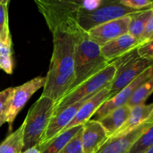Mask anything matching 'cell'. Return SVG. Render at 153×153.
<instances>
[{
    "mask_svg": "<svg viewBox=\"0 0 153 153\" xmlns=\"http://www.w3.org/2000/svg\"><path fill=\"white\" fill-rule=\"evenodd\" d=\"M53 38V51L42 95L55 103L70 91L76 79L75 40L63 24L49 25Z\"/></svg>",
    "mask_w": 153,
    "mask_h": 153,
    "instance_id": "cell-1",
    "label": "cell"
},
{
    "mask_svg": "<svg viewBox=\"0 0 153 153\" xmlns=\"http://www.w3.org/2000/svg\"><path fill=\"white\" fill-rule=\"evenodd\" d=\"M56 23L65 25L72 32L75 40L76 79L70 87V92L103 70L111 62L105 59L101 53L100 46L90 37L88 31L79 26L76 19L65 17L46 22L48 26Z\"/></svg>",
    "mask_w": 153,
    "mask_h": 153,
    "instance_id": "cell-2",
    "label": "cell"
},
{
    "mask_svg": "<svg viewBox=\"0 0 153 153\" xmlns=\"http://www.w3.org/2000/svg\"><path fill=\"white\" fill-rule=\"evenodd\" d=\"M55 102L50 98L40 96L30 108L25 119L22 152L40 143L53 115Z\"/></svg>",
    "mask_w": 153,
    "mask_h": 153,
    "instance_id": "cell-3",
    "label": "cell"
},
{
    "mask_svg": "<svg viewBox=\"0 0 153 153\" xmlns=\"http://www.w3.org/2000/svg\"><path fill=\"white\" fill-rule=\"evenodd\" d=\"M139 10H134L126 7L121 4L120 0H104L101 5L97 8L91 10L80 9L70 17L76 19L79 26L88 31L100 24L127 16Z\"/></svg>",
    "mask_w": 153,
    "mask_h": 153,
    "instance_id": "cell-4",
    "label": "cell"
},
{
    "mask_svg": "<svg viewBox=\"0 0 153 153\" xmlns=\"http://www.w3.org/2000/svg\"><path fill=\"white\" fill-rule=\"evenodd\" d=\"M137 49H132L111 61L117 68L116 74L110 85L111 97L129 85L145 70L153 67V61L140 58Z\"/></svg>",
    "mask_w": 153,
    "mask_h": 153,
    "instance_id": "cell-5",
    "label": "cell"
},
{
    "mask_svg": "<svg viewBox=\"0 0 153 153\" xmlns=\"http://www.w3.org/2000/svg\"><path fill=\"white\" fill-rule=\"evenodd\" d=\"M117 68L113 62H111L103 70L97 73L89 79L70 91L55 103L54 113L61 109L79 101L82 99L96 94L110 85L116 74ZM53 113V114H54Z\"/></svg>",
    "mask_w": 153,
    "mask_h": 153,
    "instance_id": "cell-6",
    "label": "cell"
},
{
    "mask_svg": "<svg viewBox=\"0 0 153 153\" xmlns=\"http://www.w3.org/2000/svg\"><path fill=\"white\" fill-rule=\"evenodd\" d=\"M104 0H34L45 21L72 16L80 9L91 10L101 5Z\"/></svg>",
    "mask_w": 153,
    "mask_h": 153,
    "instance_id": "cell-7",
    "label": "cell"
},
{
    "mask_svg": "<svg viewBox=\"0 0 153 153\" xmlns=\"http://www.w3.org/2000/svg\"><path fill=\"white\" fill-rule=\"evenodd\" d=\"M96 94L88 96L79 101L70 105L53 114L41 140L37 144L40 152L51 140H53L58 134H61L64 128L73 120L74 117L76 116L80 108L83 105L84 103Z\"/></svg>",
    "mask_w": 153,
    "mask_h": 153,
    "instance_id": "cell-8",
    "label": "cell"
},
{
    "mask_svg": "<svg viewBox=\"0 0 153 153\" xmlns=\"http://www.w3.org/2000/svg\"><path fill=\"white\" fill-rule=\"evenodd\" d=\"M46 82V77L38 76L25 82L23 85L14 88L13 93L10 98L8 108L6 111V119L9 126V131H11L13 123L16 115L29 100L31 96L40 88H43Z\"/></svg>",
    "mask_w": 153,
    "mask_h": 153,
    "instance_id": "cell-9",
    "label": "cell"
},
{
    "mask_svg": "<svg viewBox=\"0 0 153 153\" xmlns=\"http://www.w3.org/2000/svg\"><path fill=\"white\" fill-rule=\"evenodd\" d=\"M153 75V67L147 69L145 70L143 73L140 75L137 78H136L133 82L126 87L121 90L114 97H111L110 99L106 100L101 106L96 111L94 116L92 117L91 120H97L101 119L102 117L107 114L109 111L113 109L117 108L118 107L126 105L128 101L129 100L130 97L133 94V93L137 90V88L143 83V82L150 78Z\"/></svg>",
    "mask_w": 153,
    "mask_h": 153,
    "instance_id": "cell-10",
    "label": "cell"
},
{
    "mask_svg": "<svg viewBox=\"0 0 153 153\" xmlns=\"http://www.w3.org/2000/svg\"><path fill=\"white\" fill-rule=\"evenodd\" d=\"M131 16H122L95 26L88 31L90 37L101 47L108 42L128 32Z\"/></svg>",
    "mask_w": 153,
    "mask_h": 153,
    "instance_id": "cell-11",
    "label": "cell"
},
{
    "mask_svg": "<svg viewBox=\"0 0 153 153\" xmlns=\"http://www.w3.org/2000/svg\"><path fill=\"white\" fill-rule=\"evenodd\" d=\"M153 124V114L149 119L137 126L128 132L111 137L97 153H128L136 140Z\"/></svg>",
    "mask_w": 153,
    "mask_h": 153,
    "instance_id": "cell-12",
    "label": "cell"
},
{
    "mask_svg": "<svg viewBox=\"0 0 153 153\" xmlns=\"http://www.w3.org/2000/svg\"><path fill=\"white\" fill-rule=\"evenodd\" d=\"M110 85H108L105 88H102L101 91L94 94L93 97L88 99L80 108L79 111L74 117L73 120L64 128L61 133L67 131L69 128L78 126H83L84 124L92 118L99 108L107 100L111 97L110 91Z\"/></svg>",
    "mask_w": 153,
    "mask_h": 153,
    "instance_id": "cell-13",
    "label": "cell"
},
{
    "mask_svg": "<svg viewBox=\"0 0 153 153\" xmlns=\"http://www.w3.org/2000/svg\"><path fill=\"white\" fill-rule=\"evenodd\" d=\"M108 139V135L100 123L90 120L82 128V142L84 153H97Z\"/></svg>",
    "mask_w": 153,
    "mask_h": 153,
    "instance_id": "cell-14",
    "label": "cell"
},
{
    "mask_svg": "<svg viewBox=\"0 0 153 153\" xmlns=\"http://www.w3.org/2000/svg\"><path fill=\"white\" fill-rule=\"evenodd\" d=\"M140 46V40L127 33L108 42L100 47V50L105 59L111 62Z\"/></svg>",
    "mask_w": 153,
    "mask_h": 153,
    "instance_id": "cell-15",
    "label": "cell"
},
{
    "mask_svg": "<svg viewBox=\"0 0 153 153\" xmlns=\"http://www.w3.org/2000/svg\"><path fill=\"white\" fill-rule=\"evenodd\" d=\"M153 114V102L151 104H143L137 105L131 108V112L126 122L115 131L111 136L108 137H116L118 136L123 135L126 133L128 132L133 128H136L137 126L141 124L146 120L149 119Z\"/></svg>",
    "mask_w": 153,
    "mask_h": 153,
    "instance_id": "cell-16",
    "label": "cell"
},
{
    "mask_svg": "<svg viewBox=\"0 0 153 153\" xmlns=\"http://www.w3.org/2000/svg\"><path fill=\"white\" fill-rule=\"evenodd\" d=\"M131 108L127 105H124L113 109L99 120L98 121L105 128L108 137L126 122L130 115Z\"/></svg>",
    "mask_w": 153,
    "mask_h": 153,
    "instance_id": "cell-17",
    "label": "cell"
},
{
    "mask_svg": "<svg viewBox=\"0 0 153 153\" xmlns=\"http://www.w3.org/2000/svg\"><path fill=\"white\" fill-rule=\"evenodd\" d=\"M25 122L15 131L9 134L0 144V153H22Z\"/></svg>",
    "mask_w": 153,
    "mask_h": 153,
    "instance_id": "cell-18",
    "label": "cell"
},
{
    "mask_svg": "<svg viewBox=\"0 0 153 153\" xmlns=\"http://www.w3.org/2000/svg\"><path fill=\"white\" fill-rule=\"evenodd\" d=\"M153 11V7L145 9V10H139L130 14L131 20H130L129 27H128V34L132 35L140 40L146 22L149 20V17L152 15Z\"/></svg>",
    "mask_w": 153,
    "mask_h": 153,
    "instance_id": "cell-19",
    "label": "cell"
},
{
    "mask_svg": "<svg viewBox=\"0 0 153 153\" xmlns=\"http://www.w3.org/2000/svg\"><path fill=\"white\" fill-rule=\"evenodd\" d=\"M83 126H78L69 128L67 131L58 134L56 137L51 140L44 148L41 150L40 153H58L67 143L80 131Z\"/></svg>",
    "mask_w": 153,
    "mask_h": 153,
    "instance_id": "cell-20",
    "label": "cell"
},
{
    "mask_svg": "<svg viewBox=\"0 0 153 153\" xmlns=\"http://www.w3.org/2000/svg\"><path fill=\"white\" fill-rule=\"evenodd\" d=\"M153 93V75L150 78L143 82L135 91L133 93L129 100L127 102V105L132 108L137 105L145 103L148 98Z\"/></svg>",
    "mask_w": 153,
    "mask_h": 153,
    "instance_id": "cell-21",
    "label": "cell"
},
{
    "mask_svg": "<svg viewBox=\"0 0 153 153\" xmlns=\"http://www.w3.org/2000/svg\"><path fill=\"white\" fill-rule=\"evenodd\" d=\"M152 146L153 124L136 140L128 153H143Z\"/></svg>",
    "mask_w": 153,
    "mask_h": 153,
    "instance_id": "cell-22",
    "label": "cell"
},
{
    "mask_svg": "<svg viewBox=\"0 0 153 153\" xmlns=\"http://www.w3.org/2000/svg\"><path fill=\"white\" fill-rule=\"evenodd\" d=\"M82 128L58 153H84L83 147H82Z\"/></svg>",
    "mask_w": 153,
    "mask_h": 153,
    "instance_id": "cell-23",
    "label": "cell"
},
{
    "mask_svg": "<svg viewBox=\"0 0 153 153\" xmlns=\"http://www.w3.org/2000/svg\"><path fill=\"white\" fill-rule=\"evenodd\" d=\"M10 34L7 5L0 4V38Z\"/></svg>",
    "mask_w": 153,
    "mask_h": 153,
    "instance_id": "cell-24",
    "label": "cell"
},
{
    "mask_svg": "<svg viewBox=\"0 0 153 153\" xmlns=\"http://www.w3.org/2000/svg\"><path fill=\"white\" fill-rule=\"evenodd\" d=\"M120 3L134 10H145L153 7L151 0H120Z\"/></svg>",
    "mask_w": 153,
    "mask_h": 153,
    "instance_id": "cell-25",
    "label": "cell"
},
{
    "mask_svg": "<svg viewBox=\"0 0 153 153\" xmlns=\"http://www.w3.org/2000/svg\"><path fill=\"white\" fill-rule=\"evenodd\" d=\"M14 88H8L0 92V116L6 113Z\"/></svg>",
    "mask_w": 153,
    "mask_h": 153,
    "instance_id": "cell-26",
    "label": "cell"
},
{
    "mask_svg": "<svg viewBox=\"0 0 153 153\" xmlns=\"http://www.w3.org/2000/svg\"><path fill=\"white\" fill-rule=\"evenodd\" d=\"M137 51L140 58L153 61V40L142 44L137 47Z\"/></svg>",
    "mask_w": 153,
    "mask_h": 153,
    "instance_id": "cell-27",
    "label": "cell"
},
{
    "mask_svg": "<svg viewBox=\"0 0 153 153\" xmlns=\"http://www.w3.org/2000/svg\"><path fill=\"white\" fill-rule=\"evenodd\" d=\"M151 40H153V11L149 20L146 22L144 31L140 39V46L143 43L151 41Z\"/></svg>",
    "mask_w": 153,
    "mask_h": 153,
    "instance_id": "cell-28",
    "label": "cell"
},
{
    "mask_svg": "<svg viewBox=\"0 0 153 153\" xmlns=\"http://www.w3.org/2000/svg\"><path fill=\"white\" fill-rule=\"evenodd\" d=\"M0 55L12 56L11 35L0 38Z\"/></svg>",
    "mask_w": 153,
    "mask_h": 153,
    "instance_id": "cell-29",
    "label": "cell"
},
{
    "mask_svg": "<svg viewBox=\"0 0 153 153\" xmlns=\"http://www.w3.org/2000/svg\"><path fill=\"white\" fill-rule=\"evenodd\" d=\"M13 67V64L12 56L0 55V70H2L7 74H12Z\"/></svg>",
    "mask_w": 153,
    "mask_h": 153,
    "instance_id": "cell-30",
    "label": "cell"
},
{
    "mask_svg": "<svg viewBox=\"0 0 153 153\" xmlns=\"http://www.w3.org/2000/svg\"><path fill=\"white\" fill-rule=\"evenodd\" d=\"M22 153H40V149H39L37 145H36V146H33V147L29 148V149L23 151Z\"/></svg>",
    "mask_w": 153,
    "mask_h": 153,
    "instance_id": "cell-31",
    "label": "cell"
},
{
    "mask_svg": "<svg viewBox=\"0 0 153 153\" xmlns=\"http://www.w3.org/2000/svg\"><path fill=\"white\" fill-rule=\"evenodd\" d=\"M7 122V119H6V115L5 114H4L1 115L0 116V127L1 126L3 125V124L4 123Z\"/></svg>",
    "mask_w": 153,
    "mask_h": 153,
    "instance_id": "cell-32",
    "label": "cell"
},
{
    "mask_svg": "<svg viewBox=\"0 0 153 153\" xmlns=\"http://www.w3.org/2000/svg\"><path fill=\"white\" fill-rule=\"evenodd\" d=\"M9 1H10V0H0V4H5V5H8Z\"/></svg>",
    "mask_w": 153,
    "mask_h": 153,
    "instance_id": "cell-33",
    "label": "cell"
},
{
    "mask_svg": "<svg viewBox=\"0 0 153 153\" xmlns=\"http://www.w3.org/2000/svg\"><path fill=\"white\" fill-rule=\"evenodd\" d=\"M143 153H153V146H151L149 149H147L146 152H144Z\"/></svg>",
    "mask_w": 153,
    "mask_h": 153,
    "instance_id": "cell-34",
    "label": "cell"
},
{
    "mask_svg": "<svg viewBox=\"0 0 153 153\" xmlns=\"http://www.w3.org/2000/svg\"><path fill=\"white\" fill-rule=\"evenodd\" d=\"M151 1H152V2L153 3V0H151Z\"/></svg>",
    "mask_w": 153,
    "mask_h": 153,
    "instance_id": "cell-35",
    "label": "cell"
},
{
    "mask_svg": "<svg viewBox=\"0 0 153 153\" xmlns=\"http://www.w3.org/2000/svg\"><path fill=\"white\" fill-rule=\"evenodd\" d=\"M152 4H153V3H152Z\"/></svg>",
    "mask_w": 153,
    "mask_h": 153,
    "instance_id": "cell-36",
    "label": "cell"
}]
</instances>
